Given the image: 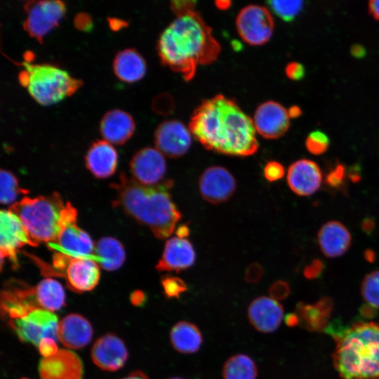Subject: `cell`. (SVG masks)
I'll return each instance as SVG.
<instances>
[{"label":"cell","instance_id":"6f0895ef","mask_svg":"<svg viewBox=\"0 0 379 379\" xmlns=\"http://www.w3.org/2000/svg\"><path fill=\"white\" fill-rule=\"evenodd\" d=\"M216 7L222 11L228 9L231 6L230 1H217L215 2Z\"/></svg>","mask_w":379,"mask_h":379},{"label":"cell","instance_id":"7dc6e473","mask_svg":"<svg viewBox=\"0 0 379 379\" xmlns=\"http://www.w3.org/2000/svg\"><path fill=\"white\" fill-rule=\"evenodd\" d=\"M130 299L134 305L141 307L145 304L147 297L143 291H135L131 293Z\"/></svg>","mask_w":379,"mask_h":379},{"label":"cell","instance_id":"3957f363","mask_svg":"<svg viewBox=\"0 0 379 379\" xmlns=\"http://www.w3.org/2000/svg\"><path fill=\"white\" fill-rule=\"evenodd\" d=\"M173 185L172 180L157 185H144L121 173L119 181L110 185L117 193L113 206L147 226L157 238L166 239L173 232L182 217L170 192Z\"/></svg>","mask_w":379,"mask_h":379},{"label":"cell","instance_id":"277c9868","mask_svg":"<svg viewBox=\"0 0 379 379\" xmlns=\"http://www.w3.org/2000/svg\"><path fill=\"white\" fill-rule=\"evenodd\" d=\"M334 339L333 364L343 379H379V324L357 323Z\"/></svg>","mask_w":379,"mask_h":379},{"label":"cell","instance_id":"52a82bcc","mask_svg":"<svg viewBox=\"0 0 379 379\" xmlns=\"http://www.w3.org/2000/svg\"><path fill=\"white\" fill-rule=\"evenodd\" d=\"M52 266L44 264L46 276L62 277L68 288L77 293L93 290L98 284L100 267L92 258H72L53 252Z\"/></svg>","mask_w":379,"mask_h":379},{"label":"cell","instance_id":"4316f807","mask_svg":"<svg viewBox=\"0 0 379 379\" xmlns=\"http://www.w3.org/2000/svg\"><path fill=\"white\" fill-rule=\"evenodd\" d=\"M169 339L173 349L181 354L197 352L203 343L199 327L188 321H179L170 330Z\"/></svg>","mask_w":379,"mask_h":379},{"label":"cell","instance_id":"bcb514c9","mask_svg":"<svg viewBox=\"0 0 379 379\" xmlns=\"http://www.w3.org/2000/svg\"><path fill=\"white\" fill-rule=\"evenodd\" d=\"M75 27L81 31L88 32L92 28L93 22L91 17L85 13H77L74 19Z\"/></svg>","mask_w":379,"mask_h":379},{"label":"cell","instance_id":"e0dca14e","mask_svg":"<svg viewBox=\"0 0 379 379\" xmlns=\"http://www.w3.org/2000/svg\"><path fill=\"white\" fill-rule=\"evenodd\" d=\"M39 373L41 379H82L84 366L75 352L61 349L40 360Z\"/></svg>","mask_w":379,"mask_h":379},{"label":"cell","instance_id":"f1b7e54d","mask_svg":"<svg viewBox=\"0 0 379 379\" xmlns=\"http://www.w3.org/2000/svg\"><path fill=\"white\" fill-rule=\"evenodd\" d=\"M332 306L330 298H323L314 305L298 303L295 314L302 326L311 331H319L326 329Z\"/></svg>","mask_w":379,"mask_h":379},{"label":"cell","instance_id":"681fc988","mask_svg":"<svg viewBox=\"0 0 379 379\" xmlns=\"http://www.w3.org/2000/svg\"><path fill=\"white\" fill-rule=\"evenodd\" d=\"M368 11L375 20L379 21V0L368 2Z\"/></svg>","mask_w":379,"mask_h":379},{"label":"cell","instance_id":"6da1fadb","mask_svg":"<svg viewBox=\"0 0 379 379\" xmlns=\"http://www.w3.org/2000/svg\"><path fill=\"white\" fill-rule=\"evenodd\" d=\"M189 128L206 149L237 157L255 154L259 144L251 118L232 99L218 94L203 100Z\"/></svg>","mask_w":379,"mask_h":379},{"label":"cell","instance_id":"11a10c76","mask_svg":"<svg viewBox=\"0 0 379 379\" xmlns=\"http://www.w3.org/2000/svg\"><path fill=\"white\" fill-rule=\"evenodd\" d=\"M122 379H149L145 373L136 371Z\"/></svg>","mask_w":379,"mask_h":379},{"label":"cell","instance_id":"c3c4849f","mask_svg":"<svg viewBox=\"0 0 379 379\" xmlns=\"http://www.w3.org/2000/svg\"><path fill=\"white\" fill-rule=\"evenodd\" d=\"M377 309L378 308L366 303L360 307L359 313L365 319H372L376 316Z\"/></svg>","mask_w":379,"mask_h":379},{"label":"cell","instance_id":"91938a15","mask_svg":"<svg viewBox=\"0 0 379 379\" xmlns=\"http://www.w3.org/2000/svg\"><path fill=\"white\" fill-rule=\"evenodd\" d=\"M167 379H184L181 377H177V376H174V377H171V378H168Z\"/></svg>","mask_w":379,"mask_h":379},{"label":"cell","instance_id":"60d3db41","mask_svg":"<svg viewBox=\"0 0 379 379\" xmlns=\"http://www.w3.org/2000/svg\"><path fill=\"white\" fill-rule=\"evenodd\" d=\"M325 268L324 263L319 259H314L303 270V275L308 279L319 277Z\"/></svg>","mask_w":379,"mask_h":379},{"label":"cell","instance_id":"2e32d148","mask_svg":"<svg viewBox=\"0 0 379 379\" xmlns=\"http://www.w3.org/2000/svg\"><path fill=\"white\" fill-rule=\"evenodd\" d=\"M0 225L1 256L8 258L15 268L19 265L18 253L21 248L31 246L27 234L19 218L11 211L1 210Z\"/></svg>","mask_w":379,"mask_h":379},{"label":"cell","instance_id":"816d5d0a","mask_svg":"<svg viewBox=\"0 0 379 379\" xmlns=\"http://www.w3.org/2000/svg\"><path fill=\"white\" fill-rule=\"evenodd\" d=\"M374 227L375 222L371 218H365L361 222V228L367 234H370Z\"/></svg>","mask_w":379,"mask_h":379},{"label":"cell","instance_id":"b9f144b4","mask_svg":"<svg viewBox=\"0 0 379 379\" xmlns=\"http://www.w3.org/2000/svg\"><path fill=\"white\" fill-rule=\"evenodd\" d=\"M263 275V268L259 263L250 264L245 272V280L249 283L258 282Z\"/></svg>","mask_w":379,"mask_h":379},{"label":"cell","instance_id":"484cf974","mask_svg":"<svg viewBox=\"0 0 379 379\" xmlns=\"http://www.w3.org/2000/svg\"><path fill=\"white\" fill-rule=\"evenodd\" d=\"M134 131L133 117L121 109L106 112L100 124V132L105 140L116 145L126 142L133 135Z\"/></svg>","mask_w":379,"mask_h":379},{"label":"cell","instance_id":"603a6c76","mask_svg":"<svg viewBox=\"0 0 379 379\" xmlns=\"http://www.w3.org/2000/svg\"><path fill=\"white\" fill-rule=\"evenodd\" d=\"M93 333L92 326L86 317L72 313L65 316L59 321L58 338L65 347L78 350L91 341Z\"/></svg>","mask_w":379,"mask_h":379},{"label":"cell","instance_id":"836d02e7","mask_svg":"<svg viewBox=\"0 0 379 379\" xmlns=\"http://www.w3.org/2000/svg\"><path fill=\"white\" fill-rule=\"evenodd\" d=\"M269 6L273 12L286 22L292 21L302 11V1H269Z\"/></svg>","mask_w":379,"mask_h":379},{"label":"cell","instance_id":"ee69618b","mask_svg":"<svg viewBox=\"0 0 379 379\" xmlns=\"http://www.w3.org/2000/svg\"><path fill=\"white\" fill-rule=\"evenodd\" d=\"M38 347L40 354L44 357H51L56 354L59 350H58L55 340L50 338L42 339L39 343Z\"/></svg>","mask_w":379,"mask_h":379},{"label":"cell","instance_id":"f35d334b","mask_svg":"<svg viewBox=\"0 0 379 379\" xmlns=\"http://www.w3.org/2000/svg\"><path fill=\"white\" fill-rule=\"evenodd\" d=\"M263 172L267 180L274 182L283 178L285 174V168L281 163L277 161H270L265 164Z\"/></svg>","mask_w":379,"mask_h":379},{"label":"cell","instance_id":"9c48e42d","mask_svg":"<svg viewBox=\"0 0 379 379\" xmlns=\"http://www.w3.org/2000/svg\"><path fill=\"white\" fill-rule=\"evenodd\" d=\"M8 324L19 340L25 343L38 347L44 338L58 339V317L53 312L44 309H34L22 317L8 321Z\"/></svg>","mask_w":379,"mask_h":379},{"label":"cell","instance_id":"7a4b0ae2","mask_svg":"<svg viewBox=\"0 0 379 379\" xmlns=\"http://www.w3.org/2000/svg\"><path fill=\"white\" fill-rule=\"evenodd\" d=\"M212 29L196 10L176 15L157 41L163 65L190 81L199 65L215 62L220 53Z\"/></svg>","mask_w":379,"mask_h":379},{"label":"cell","instance_id":"ab89813d","mask_svg":"<svg viewBox=\"0 0 379 379\" xmlns=\"http://www.w3.org/2000/svg\"><path fill=\"white\" fill-rule=\"evenodd\" d=\"M290 293L288 284L282 280L274 282L269 288L270 297L277 301L285 299Z\"/></svg>","mask_w":379,"mask_h":379},{"label":"cell","instance_id":"30bf717a","mask_svg":"<svg viewBox=\"0 0 379 379\" xmlns=\"http://www.w3.org/2000/svg\"><path fill=\"white\" fill-rule=\"evenodd\" d=\"M236 27L244 41L251 46H260L272 37L274 23L272 14L266 7L251 4L239 12Z\"/></svg>","mask_w":379,"mask_h":379},{"label":"cell","instance_id":"9f6ffc18","mask_svg":"<svg viewBox=\"0 0 379 379\" xmlns=\"http://www.w3.org/2000/svg\"><path fill=\"white\" fill-rule=\"evenodd\" d=\"M290 118H297L302 114L301 109L298 106H292L288 109Z\"/></svg>","mask_w":379,"mask_h":379},{"label":"cell","instance_id":"680465c9","mask_svg":"<svg viewBox=\"0 0 379 379\" xmlns=\"http://www.w3.org/2000/svg\"><path fill=\"white\" fill-rule=\"evenodd\" d=\"M364 258L370 262H372L374 261L375 258V253L374 251H373L371 249H368L364 252Z\"/></svg>","mask_w":379,"mask_h":379},{"label":"cell","instance_id":"e575fe53","mask_svg":"<svg viewBox=\"0 0 379 379\" xmlns=\"http://www.w3.org/2000/svg\"><path fill=\"white\" fill-rule=\"evenodd\" d=\"M361 293L368 304L379 308V270L366 274L361 285Z\"/></svg>","mask_w":379,"mask_h":379},{"label":"cell","instance_id":"ba28073f","mask_svg":"<svg viewBox=\"0 0 379 379\" xmlns=\"http://www.w3.org/2000/svg\"><path fill=\"white\" fill-rule=\"evenodd\" d=\"M23 8L26 14L23 28L41 44L44 36L58 25L66 11L65 3L58 0L29 1Z\"/></svg>","mask_w":379,"mask_h":379},{"label":"cell","instance_id":"f5cc1de1","mask_svg":"<svg viewBox=\"0 0 379 379\" xmlns=\"http://www.w3.org/2000/svg\"><path fill=\"white\" fill-rule=\"evenodd\" d=\"M284 320L286 324L288 326H295L299 324V318L296 314H287Z\"/></svg>","mask_w":379,"mask_h":379},{"label":"cell","instance_id":"7c38bea8","mask_svg":"<svg viewBox=\"0 0 379 379\" xmlns=\"http://www.w3.org/2000/svg\"><path fill=\"white\" fill-rule=\"evenodd\" d=\"M192 134L182 122L167 120L161 123L154 133L156 148L169 158H179L187 152Z\"/></svg>","mask_w":379,"mask_h":379},{"label":"cell","instance_id":"1f68e13d","mask_svg":"<svg viewBox=\"0 0 379 379\" xmlns=\"http://www.w3.org/2000/svg\"><path fill=\"white\" fill-rule=\"evenodd\" d=\"M222 375L223 379H256L258 368L253 359L245 354H236L225 362Z\"/></svg>","mask_w":379,"mask_h":379},{"label":"cell","instance_id":"ffe728a7","mask_svg":"<svg viewBox=\"0 0 379 379\" xmlns=\"http://www.w3.org/2000/svg\"><path fill=\"white\" fill-rule=\"evenodd\" d=\"M48 246L53 252L72 258H92L95 253L93 240L77 226V222L65 226L55 241Z\"/></svg>","mask_w":379,"mask_h":379},{"label":"cell","instance_id":"5b68a950","mask_svg":"<svg viewBox=\"0 0 379 379\" xmlns=\"http://www.w3.org/2000/svg\"><path fill=\"white\" fill-rule=\"evenodd\" d=\"M8 210L21 221L32 246L40 243L52 244L62 230L77 219V209L70 202L65 203L57 192L34 198L25 197Z\"/></svg>","mask_w":379,"mask_h":379},{"label":"cell","instance_id":"d4e9b609","mask_svg":"<svg viewBox=\"0 0 379 379\" xmlns=\"http://www.w3.org/2000/svg\"><path fill=\"white\" fill-rule=\"evenodd\" d=\"M118 155L111 143L105 140L94 142L85 156L88 170L97 178L113 175L117 166Z\"/></svg>","mask_w":379,"mask_h":379},{"label":"cell","instance_id":"d590c367","mask_svg":"<svg viewBox=\"0 0 379 379\" xmlns=\"http://www.w3.org/2000/svg\"><path fill=\"white\" fill-rule=\"evenodd\" d=\"M161 284L164 294L169 299H178L188 289L187 284L177 276L165 275L162 277Z\"/></svg>","mask_w":379,"mask_h":379},{"label":"cell","instance_id":"4dcf8cb0","mask_svg":"<svg viewBox=\"0 0 379 379\" xmlns=\"http://www.w3.org/2000/svg\"><path fill=\"white\" fill-rule=\"evenodd\" d=\"M35 295L39 308L51 312L60 310L65 305V293L60 282L46 278L35 286Z\"/></svg>","mask_w":379,"mask_h":379},{"label":"cell","instance_id":"44dd1931","mask_svg":"<svg viewBox=\"0 0 379 379\" xmlns=\"http://www.w3.org/2000/svg\"><path fill=\"white\" fill-rule=\"evenodd\" d=\"M248 319L259 332L268 333L276 331L284 318V309L279 301L271 297L260 296L248 305Z\"/></svg>","mask_w":379,"mask_h":379},{"label":"cell","instance_id":"4fadbf2b","mask_svg":"<svg viewBox=\"0 0 379 379\" xmlns=\"http://www.w3.org/2000/svg\"><path fill=\"white\" fill-rule=\"evenodd\" d=\"M236 181L225 168L213 166L205 169L198 181V188L202 198L213 204L228 200L236 190Z\"/></svg>","mask_w":379,"mask_h":379},{"label":"cell","instance_id":"74e56055","mask_svg":"<svg viewBox=\"0 0 379 379\" xmlns=\"http://www.w3.org/2000/svg\"><path fill=\"white\" fill-rule=\"evenodd\" d=\"M347 170L343 164L337 163L326 175V184L333 188H338L343 185L346 179Z\"/></svg>","mask_w":379,"mask_h":379},{"label":"cell","instance_id":"ac0fdd59","mask_svg":"<svg viewBox=\"0 0 379 379\" xmlns=\"http://www.w3.org/2000/svg\"><path fill=\"white\" fill-rule=\"evenodd\" d=\"M128 356L124 341L113 333H106L98 338L91 350L93 363L107 371H116L122 368Z\"/></svg>","mask_w":379,"mask_h":379},{"label":"cell","instance_id":"7402d4cb","mask_svg":"<svg viewBox=\"0 0 379 379\" xmlns=\"http://www.w3.org/2000/svg\"><path fill=\"white\" fill-rule=\"evenodd\" d=\"M195 260L194 246L188 239L172 237L166 241L156 269L158 271L179 273L192 267Z\"/></svg>","mask_w":379,"mask_h":379},{"label":"cell","instance_id":"cb8c5ba5","mask_svg":"<svg viewBox=\"0 0 379 379\" xmlns=\"http://www.w3.org/2000/svg\"><path fill=\"white\" fill-rule=\"evenodd\" d=\"M317 240L323 254L327 258H334L343 255L349 250L352 236L344 224L331 220L321 227Z\"/></svg>","mask_w":379,"mask_h":379},{"label":"cell","instance_id":"f546056e","mask_svg":"<svg viewBox=\"0 0 379 379\" xmlns=\"http://www.w3.org/2000/svg\"><path fill=\"white\" fill-rule=\"evenodd\" d=\"M95 257L105 270H118L125 260V251L121 243L114 237H105L95 245Z\"/></svg>","mask_w":379,"mask_h":379},{"label":"cell","instance_id":"94428289","mask_svg":"<svg viewBox=\"0 0 379 379\" xmlns=\"http://www.w3.org/2000/svg\"><path fill=\"white\" fill-rule=\"evenodd\" d=\"M21 379H29V378H21Z\"/></svg>","mask_w":379,"mask_h":379},{"label":"cell","instance_id":"9a60e30c","mask_svg":"<svg viewBox=\"0 0 379 379\" xmlns=\"http://www.w3.org/2000/svg\"><path fill=\"white\" fill-rule=\"evenodd\" d=\"M288 110L280 103L268 100L255 109L253 118L255 131L266 139L280 138L289 127Z\"/></svg>","mask_w":379,"mask_h":379},{"label":"cell","instance_id":"83f0119b","mask_svg":"<svg viewBox=\"0 0 379 379\" xmlns=\"http://www.w3.org/2000/svg\"><path fill=\"white\" fill-rule=\"evenodd\" d=\"M113 70L120 80L133 83L140 80L145 76L146 63L135 49L126 48L118 52L115 55Z\"/></svg>","mask_w":379,"mask_h":379},{"label":"cell","instance_id":"db71d44e","mask_svg":"<svg viewBox=\"0 0 379 379\" xmlns=\"http://www.w3.org/2000/svg\"><path fill=\"white\" fill-rule=\"evenodd\" d=\"M351 53L353 56L361 58L365 55V49L360 45H354L351 49Z\"/></svg>","mask_w":379,"mask_h":379},{"label":"cell","instance_id":"8d00e7d4","mask_svg":"<svg viewBox=\"0 0 379 379\" xmlns=\"http://www.w3.org/2000/svg\"><path fill=\"white\" fill-rule=\"evenodd\" d=\"M305 146L311 154L314 155L322 154L329 146L328 137L321 131H314L307 137Z\"/></svg>","mask_w":379,"mask_h":379},{"label":"cell","instance_id":"f6af8a7d","mask_svg":"<svg viewBox=\"0 0 379 379\" xmlns=\"http://www.w3.org/2000/svg\"><path fill=\"white\" fill-rule=\"evenodd\" d=\"M195 6L194 1H173L171 3V9L175 15L195 10Z\"/></svg>","mask_w":379,"mask_h":379},{"label":"cell","instance_id":"8992f818","mask_svg":"<svg viewBox=\"0 0 379 379\" xmlns=\"http://www.w3.org/2000/svg\"><path fill=\"white\" fill-rule=\"evenodd\" d=\"M24 69L18 75L20 83L39 104L48 106L74 93L83 84L65 70L51 64L22 62Z\"/></svg>","mask_w":379,"mask_h":379},{"label":"cell","instance_id":"5bb4252c","mask_svg":"<svg viewBox=\"0 0 379 379\" xmlns=\"http://www.w3.org/2000/svg\"><path fill=\"white\" fill-rule=\"evenodd\" d=\"M132 178L144 185H157L164 181L166 171L164 155L157 148L144 147L130 162Z\"/></svg>","mask_w":379,"mask_h":379},{"label":"cell","instance_id":"d6986e66","mask_svg":"<svg viewBox=\"0 0 379 379\" xmlns=\"http://www.w3.org/2000/svg\"><path fill=\"white\" fill-rule=\"evenodd\" d=\"M322 179L319 166L310 159H299L288 168V185L292 192L300 197L310 196L316 192L321 185Z\"/></svg>","mask_w":379,"mask_h":379},{"label":"cell","instance_id":"8fae6325","mask_svg":"<svg viewBox=\"0 0 379 379\" xmlns=\"http://www.w3.org/2000/svg\"><path fill=\"white\" fill-rule=\"evenodd\" d=\"M39 308L35 295V288L17 280L6 283L1 293V315L9 321L27 314Z\"/></svg>","mask_w":379,"mask_h":379},{"label":"cell","instance_id":"7bdbcfd3","mask_svg":"<svg viewBox=\"0 0 379 379\" xmlns=\"http://www.w3.org/2000/svg\"><path fill=\"white\" fill-rule=\"evenodd\" d=\"M287 77L291 80L298 81L305 76V68L302 64L298 62H289L285 69Z\"/></svg>","mask_w":379,"mask_h":379},{"label":"cell","instance_id":"f907efd6","mask_svg":"<svg viewBox=\"0 0 379 379\" xmlns=\"http://www.w3.org/2000/svg\"><path fill=\"white\" fill-rule=\"evenodd\" d=\"M190 230L187 225L186 224H182L179 225L176 230H175V234L177 237L181 238V239H186L190 235Z\"/></svg>","mask_w":379,"mask_h":379},{"label":"cell","instance_id":"d6a6232c","mask_svg":"<svg viewBox=\"0 0 379 379\" xmlns=\"http://www.w3.org/2000/svg\"><path fill=\"white\" fill-rule=\"evenodd\" d=\"M29 190L20 187L18 180L9 171L1 169L0 173V201L2 204H15L20 195L29 193Z\"/></svg>","mask_w":379,"mask_h":379}]
</instances>
